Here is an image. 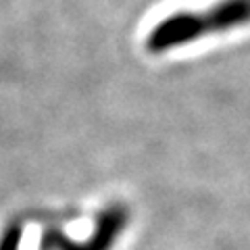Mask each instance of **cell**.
I'll list each match as a JSON object with an SVG mask.
<instances>
[{"label":"cell","mask_w":250,"mask_h":250,"mask_svg":"<svg viewBox=\"0 0 250 250\" xmlns=\"http://www.w3.org/2000/svg\"><path fill=\"white\" fill-rule=\"evenodd\" d=\"M208 25L213 29H231L250 23V0H223L208 15Z\"/></svg>","instance_id":"6da1fadb"}]
</instances>
